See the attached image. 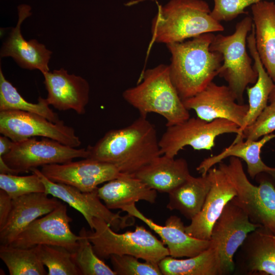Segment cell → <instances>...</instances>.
<instances>
[{"instance_id": "cell-1", "label": "cell", "mask_w": 275, "mask_h": 275, "mask_svg": "<svg viewBox=\"0 0 275 275\" xmlns=\"http://www.w3.org/2000/svg\"><path fill=\"white\" fill-rule=\"evenodd\" d=\"M86 149V158L113 164L131 176L161 155L154 125L141 116L124 128L108 131Z\"/></svg>"}, {"instance_id": "cell-2", "label": "cell", "mask_w": 275, "mask_h": 275, "mask_svg": "<svg viewBox=\"0 0 275 275\" xmlns=\"http://www.w3.org/2000/svg\"><path fill=\"white\" fill-rule=\"evenodd\" d=\"M215 35L205 33L191 40L166 44L171 54L170 78L183 100L204 89L218 75L222 55L210 49Z\"/></svg>"}, {"instance_id": "cell-3", "label": "cell", "mask_w": 275, "mask_h": 275, "mask_svg": "<svg viewBox=\"0 0 275 275\" xmlns=\"http://www.w3.org/2000/svg\"><path fill=\"white\" fill-rule=\"evenodd\" d=\"M211 12L203 0H171L159 6L152 21V42L167 44L223 31L224 26L212 17Z\"/></svg>"}, {"instance_id": "cell-4", "label": "cell", "mask_w": 275, "mask_h": 275, "mask_svg": "<svg viewBox=\"0 0 275 275\" xmlns=\"http://www.w3.org/2000/svg\"><path fill=\"white\" fill-rule=\"evenodd\" d=\"M122 96L138 111L140 116L147 117L151 113L162 116L166 120L167 127L190 118L189 110L172 83L167 65L160 64L146 70L142 81L125 90Z\"/></svg>"}, {"instance_id": "cell-5", "label": "cell", "mask_w": 275, "mask_h": 275, "mask_svg": "<svg viewBox=\"0 0 275 275\" xmlns=\"http://www.w3.org/2000/svg\"><path fill=\"white\" fill-rule=\"evenodd\" d=\"M94 231H87L96 254L101 259L113 255L133 256L144 261L158 263L170 256L164 243L142 226L133 231L118 233L104 221L93 218Z\"/></svg>"}, {"instance_id": "cell-6", "label": "cell", "mask_w": 275, "mask_h": 275, "mask_svg": "<svg viewBox=\"0 0 275 275\" xmlns=\"http://www.w3.org/2000/svg\"><path fill=\"white\" fill-rule=\"evenodd\" d=\"M253 24L251 17H244L236 24L232 34L215 35L210 46L211 51L222 55L218 75L224 78L240 104H243L248 85H254L258 78L257 71L252 66V58L246 50L247 38Z\"/></svg>"}, {"instance_id": "cell-7", "label": "cell", "mask_w": 275, "mask_h": 275, "mask_svg": "<svg viewBox=\"0 0 275 275\" xmlns=\"http://www.w3.org/2000/svg\"><path fill=\"white\" fill-rule=\"evenodd\" d=\"M234 185L236 195L231 200L246 213L252 223L275 234V186L266 177L259 179L258 186L248 179L239 158L230 157L228 164L218 167Z\"/></svg>"}, {"instance_id": "cell-8", "label": "cell", "mask_w": 275, "mask_h": 275, "mask_svg": "<svg viewBox=\"0 0 275 275\" xmlns=\"http://www.w3.org/2000/svg\"><path fill=\"white\" fill-rule=\"evenodd\" d=\"M239 132L235 123L223 119L207 121L199 117H190L180 123L168 126L159 140L161 155L175 158L186 146L197 150H211L217 136Z\"/></svg>"}, {"instance_id": "cell-9", "label": "cell", "mask_w": 275, "mask_h": 275, "mask_svg": "<svg viewBox=\"0 0 275 275\" xmlns=\"http://www.w3.org/2000/svg\"><path fill=\"white\" fill-rule=\"evenodd\" d=\"M86 148L76 149L58 141L36 137L14 142L11 150L1 158L16 174L47 164L64 163L76 158H86Z\"/></svg>"}, {"instance_id": "cell-10", "label": "cell", "mask_w": 275, "mask_h": 275, "mask_svg": "<svg viewBox=\"0 0 275 275\" xmlns=\"http://www.w3.org/2000/svg\"><path fill=\"white\" fill-rule=\"evenodd\" d=\"M31 171L37 174L45 187V193L67 203L79 212L84 217L91 231H94L93 218L106 222L115 231H118L135 223V217L127 213L120 215L121 211L114 213L103 204L98 196L97 189L83 192L67 184L54 182L46 177L37 168Z\"/></svg>"}, {"instance_id": "cell-11", "label": "cell", "mask_w": 275, "mask_h": 275, "mask_svg": "<svg viewBox=\"0 0 275 275\" xmlns=\"http://www.w3.org/2000/svg\"><path fill=\"white\" fill-rule=\"evenodd\" d=\"M0 133L13 142L41 136L73 148L81 144L74 129L63 121L53 123L37 114L18 110L0 111Z\"/></svg>"}, {"instance_id": "cell-12", "label": "cell", "mask_w": 275, "mask_h": 275, "mask_svg": "<svg viewBox=\"0 0 275 275\" xmlns=\"http://www.w3.org/2000/svg\"><path fill=\"white\" fill-rule=\"evenodd\" d=\"M262 226L251 222L246 213L230 201L213 225L210 240L218 252L220 275L232 273L235 269L234 254L248 235Z\"/></svg>"}, {"instance_id": "cell-13", "label": "cell", "mask_w": 275, "mask_h": 275, "mask_svg": "<svg viewBox=\"0 0 275 275\" xmlns=\"http://www.w3.org/2000/svg\"><path fill=\"white\" fill-rule=\"evenodd\" d=\"M72 221L66 205L62 203L51 212L31 223L10 245L21 248L41 244L57 245L72 253L77 248L81 237L71 231L70 223Z\"/></svg>"}, {"instance_id": "cell-14", "label": "cell", "mask_w": 275, "mask_h": 275, "mask_svg": "<svg viewBox=\"0 0 275 275\" xmlns=\"http://www.w3.org/2000/svg\"><path fill=\"white\" fill-rule=\"evenodd\" d=\"M40 171L50 180L72 186L83 192L96 190L99 185L124 175L113 164L90 158L47 164Z\"/></svg>"}, {"instance_id": "cell-15", "label": "cell", "mask_w": 275, "mask_h": 275, "mask_svg": "<svg viewBox=\"0 0 275 275\" xmlns=\"http://www.w3.org/2000/svg\"><path fill=\"white\" fill-rule=\"evenodd\" d=\"M185 107L195 111L197 117L207 121L223 119L242 127L247 115L248 104L237 102L228 86L211 82L195 95L183 100Z\"/></svg>"}, {"instance_id": "cell-16", "label": "cell", "mask_w": 275, "mask_h": 275, "mask_svg": "<svg viewBox=\"0 0 275 275\" xmlns=\"http://www.w3.org/2000/svg\"><path fill=\"white\" fill-rule=\"evenodd\" d=\"M207 174L211 186L200 211L185 226L190 236L210 240L212 227L226 205L236 195V190L226 175L218 168L212 167Z\"/></svg>"}, {"instance_id": "cell-17", "label": "cell", "mask_w": 275, "mask_h": 275, "mask_svg": "<svg viewBox=\"0 0 275 275\" xmlns=\"http://www.w3.org/2000/svg\"><path fill=\"white\" fill-rule=\"evenodd\" d=\"M121 210L139 219L154 231L167 245L170 256L172 257H194L211 245L210 240L200 239L189 235L183 222L176 215L169 216L164 226H160L144 215L135 204L125 206Z\"/></svg>"}, {"instance_id": "cell-18", "label": "cell", "mask_w": 275, "mask_h": 275, "mask_svg": "<svg viewBox=\"0 0 275 275\" xmlns=\"http://www.w3.org/2000/svg\"><path fill=\"white\" fill-rule=\"evenodd\" d=\"M49 105L59 111L72 109L83 115L89 100L88 82L80 76L69 74L64 68L43 74Z\"/></svg>"}, {"instance_id": "cell-19", "label": "cell", "mask_w": 275, "mask_h": 275, "mask_svg": "<svg viewBox=\"0 0 275 275\" xmlns=\"http://www.w3.org/2000/svg\"><path fill=\"white\" fill-rule=\"evenodd\" d=\"M62 202L45 193H32L12 199V207L5 225L0 228L1 245L11 244L36 219L51 212Z\"/></svg>"}, {"instance_id": "cell-20", "label": "cell", "mask_w": 275, "mask_h": 275, "mask_svg": "<svg viewBox=\"0 0 275 275\" xmlns=\"http://www.w3.org/2000/svg\"><path fill=\"white\" fill-rule=\"evenodd\" d=\"M31 8L27 5L18 7V20L3 43L1 57H11L18 65L25 69H38L42 74L49 71V61L52 52L36 39L26 41L23 37L20 26L23 20L31 15Z\"/></svg>"}, {"instance_id": "cell-21", "label": "cell", "mask_w": 275, "mask_h": 275, "mask_svg": "<svg viewBox=\"0 0 275 275\" xmlns=\"http://www.w3.org/2000/svg\"><path fill=\"white\" fill-rule=\"evenodd\" d=\"M236 265L248 274L275 275V234L260 226L250 232L239 248Z\"/></svg>"}, {"instance_id": "cell-22", "label": "cell", "mask_w": 275, "mask_h": 275, "mask_svg": "<svg viewBox=\"0 0 275 275\" xmlns=\"http://www.w3.org/2000/svg\"><path fill=\"white\" fill-rule=\"evenodd\" d=\"M186 160L161 155L143 167L134 175L150 188L169 193L190 176Z\"/></svg>"}, {"instance_id": "cell-23", "label": "cell", "mask_w": 275, "mask_h": 275, "mask_svg": "<svg viewBox=\"0 0 275 275\" xmlns=\"http://www.w3.org/2000/svg\"><path fill=\"white\" fill-rule=\"evenodd\" d=\"M99 197L110 210L121 209L126 206L145 201L153 204L157 191L150 188L133 176L123 175L98 187Z\"/></svg>"}, {"instance_id": "cell-24", "label": "cell", "mask_w": 275, "mask_h": 275, "mask_svg": "<svg viewBox=\"0 0 275 275\" xmlns=\"http://www.w3.org/2000/svg\"><path fill=\"white\" fill-rule=\"evenodd\" d=\"M256 48L275 83V3L263 0L251 6Z\"/></svg>"}, {"instance_id": "cell-25", "label": "cell", "mask_w": 275, "mask_h": 275, "mask_svg": "<svg viewBox=\"0 0 275 275\" xmlns=\"http://www.w3.org/2000/svg\"><path fill=\"white\" fill-rule=\"evenodd\" d=\"M274 138L275 133H270L263 136L260 140L243 141V140H241L232 143L221 153L204 159L196 170L201 175H206L208 170L215 164L227 157H235L245 162L247 172L250 177L254 179L267 170L269 167L261 157V149L268 142Z\"/></svg>"}, {"instance_id": "cell-26", "label": "cell", "mask_w": 275, "mask_h": 275, "mask_svg": "<svg viewBox=\"0 0 275 275\" xmlns=\"http://www.w3.org/2000/svg\"><path fill=\"white\" fill-rule=\"evenodd\" d=\"M246 41L248 48L254 60V67L258 73V78L252 87H248L246 89L249 98V109L243 125L237 136L240 135L246 127L253 123L268 105L269 96L275 84L264 67L258 53L253 24Z\"/></svg>"}, {"instance_id": "cell-27", "label": "cell", "mask_w": 275, "mask_h": 275, "mask_svg": "<svg viewBox=\"0 0 275 275\" xmlns=\"http://www.w3.org/2000/svg\"><path fill=\"white\" fill-rule=\"evenodd\" d=\"M211 183L206 175H190L183 183L168 193L167 208L178 211L190 221L200 211L210 188Z\"/></svg>"}, {"instance_id": "cell-28", "label": "cell", "mask_w": 275, "mask_h": 275, "mask_svg": "<svg viewBox=\"0 0 275 275\" xmlns=\"http://www.w3.org/2000/svg\"><path fill=\"white\" fill-rule=\"evenodd\" d=\"M219 265L217 250L211 245L194 257L177 259L168 256L158 262L162 275H220Z\"/></svg>"}, {"instance_id": "cell-29", "label": "cell", "mask_w": 275, "mask_h": 275, "mask_svg": "<svg viewBox=\"0 0 275 275\" xmlns=\"http://www.w3.org/2000/svg\"><path fill=\"white\" fill-rule=\"evenodd\" d=\"M46 99L39 97L37 103L25 100L16 88L7 80L0 68V111L18 110L37 114L53 123L61 120L49 106Z\"/></svg>"}, {"instance_id": "cell-30", "label": "cell", "mask_w": 275, "mask_h": 275, "mask_svg": "<svg viewBox=\"0 0 275 275\" xmlns=\"http://www.w3.org/2000/svg\"><path fill=\"white\" fill-rule=\"evenodd\" d=\"M0 258L10 275H46L36 246L30 248L0 245Z\"/></svg>"}, {"instance_id": "cell-31", "label": "cell", "mask_w": 275, "mask_h": 275, "mask_svg": "<svg viewBox=\"0 0 275 275\" xmlns=\"http://www.w3.org/2000/svg\"><path fill=\"white\" fill-rule=\"evenodd\" d=\"M85 227L81 229L78 246L72 253V258L80 275H116L115 272L95 253L87 237Z\"/></svg>"}, {"instance_id": "cell-32", "label": "cell", "mask_w": 275, "mask_h": 275, "mask_svg": "<svg viewBox=\"0 0 275 275\" xmlns=\"http://www.w3.org/2000/svg\"><path fill=\"white\" fill-rule=\"evenodd\" d=\"M36 248L41 262L47 268V275H80L72 253L67 249L45 244Z\"/></svg>"}, {"instance_id": "cell-33", "label": "cell", "mask_w": 275, "mask_h": 275, "mask_svg": "<svg viewBox=\"0 0 275 275\" xmlns=\"http://www.w3.org/2000/svg\"><path fill=\"white\" fill-rule=\"evenodd\" d=\"M27 176L0 174V188L13 199L32 193H45V187L35 173Z\"/></svg>"}, {"instance_id": "cell-34", "label": "cell", "mask_w": 275, "mask_h": 275, "mask_svg": "<svg viewBox=\"0 0 275 275\" xmlns=\"http://www.w3.org/2000/svg\"><path fill=\"white\" fill-rule=\"evenodd\" d=\"M109 259L116 275H162L158 263L142 262L129 255H113Z\"/></svg>"}, {"instance_id": "cell-35", "label": "cell", "mask_w": 275, "mask_h": 275, "mask_svg": "<svg viewBox=\"0 0 275 275\" xmlns=\"http://www.w3.org/2000/svg\"><path fill=\"white\" fill-rule=\"evenodd\" d=\"M275 131V106L268 105L255 121L246 127L233 143L241 140L257 141L260 138Z\"/></svg>"}, {"instance_id": "cell-36", "label": "cell", "mask_w": 275, "mask_h": 275, "mask_svg": "<svg viewBox=\"0 0 275 275\" xmlns=\"http://www.w3.org/2000/svg\"><path fill=\"white\" fill-rule=\"evenodd\" d=\"M263 0H213L214 6L211 12L216 20L231 21L238 15L245 14V9Z\"/></svg>"}, {"instance_id": "cell-37", "label": "cell", "mask_w": 275, "mask_h": 275, "mask_svg": "<svg viewBox=\"0 0 275 275\" xmlns=\"http://www.w3.org/2000/svg\"><path fill=\"white\" fill-rule=\"evenodd\" d=\"M12 207V199L4 190H0V228H2L10 215Z\"/></svg>"}, {"instance_id": "cell-38", "label": "cell", "mask_w": 275, "mask_h": 275, "mask_svg": "<svg viewBox=\"0 0 275 275\" xmlns=\"http://www.w3.org/2000/svg\"><path fill=\"white\" fill-rule=\"evenodd\" d=\"M14 142L5 135L0 136V156L7 154L11 149Z\"/></svg>"}, {"instance_id": "cell-39", "label": "cell", "mask_w": 275, "mask_h": 275, "mask_svg": "<svg viewBox=\"0 0 275 275\" xmlns=\"http://www.w3.org/2000/svg\"><path fill=\"white\" fill-rule=\"evenodd\" d=\"M268 102L269 105L275 106V84L269 96Z\"/></svg>"}, {"instance_id": "cell-40", "label": "cell", "mask_w": 275, "mask_h": 275, "mask_svg": "<svg viewBox=\"0 0 275 275\" xmlns=\"http://www.w3.org/2000/svg\"><path fill=\"white\" fill-rule=\"evenodd\" d=\"M265 173L270 175L275 180V167H269Z\"/></svg>"}, {"instance_id": "cell-41", "label": "cell", "mask_w": 275, "mask_h": 275, "mask_svg": "<svg viewBox=\"0 0 275 275\" xmlns=\"http://www.w3.org/2000/svg\"><path fill=\"white\" fill-rule=\"evenodd\" d=\"M143 1V0H138V1H138V2H140V1ZM137 1H136V2H137Z\"/></svg>"}]
</instances>
